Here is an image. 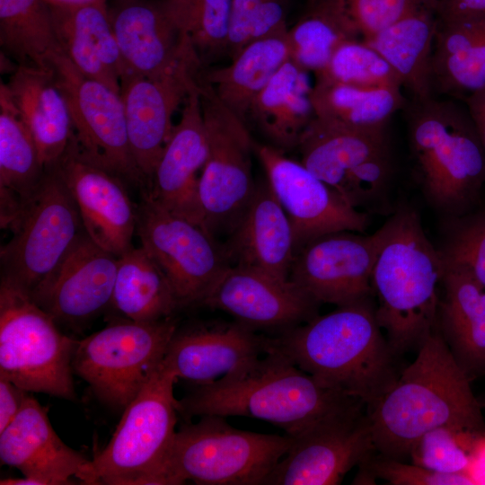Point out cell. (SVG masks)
<instances>
[{"label":"cell","mask_w":485,"mask_h":485,"mask_svg":"<svg viewBox=\"0 0 485 485\" xmlns=\"http://www.w3.org/2000/svg\"><path fill=\"white\" fill-rule=\"evenodd\" d=\"M366 412L376 452L401 461L420 436L438 427L485 436L482 406L438 328Z\"/></svg>","instance_id":"cell-1"},{"label":"cell","mask_w":485,"mask_h":485,"mask_svg":"<svg viewBox=\"0 0 485 485\" xmlns=\"http://www.w3.org/2000/svg\"><path fill=\"white\" fill-rule=\"evenodd\" d=\"M294 438L230 426L205 415L176 431L166 466L168 485H260L288 452Z\"/></svg>","instance_id":"cell-7"},{"label":"cell","mask_w":485,"mask_h":485,"mask_svg":"<svg viewBox=\"0 0 485 485\" xmlns=\"http://www.w3.org/2000/svg\"><path fill=\"white\" fill-rule=\"evenodd\" d=\"M170 18L190 42L202 68L226 56L232 0H163Z\"/></svg>","instance_id":"cell-39"},{"label":"cell","mask_w":485,"mask_h":485,"mask_svg":"<svg viewBox=\"0 0 485 485\" xmlns=\"http://www.w3.org/2000/svg\"><path fill=\"white\" fill-rule=\"evenodd\" d=\"M28 392L13 382L0 377V433L20 412Z\"/></svg>","instance_id":"cell-46"},{"label":"cell","mask_w":485,"mask_h":485,"mask_svg":"<svg viewBox=\"0 0 485 485\" xmlns=\"http://www.w3.org/2000/svg\"><path fill=\"white\" fill-rule=\"evenodd\" d=\"M110 306L135 322L172 317L181 307L166 275L142 246L118 257Z\"/></svg>","instance_id":"cell-35"},{"label":"cell","mask_w":485,"mask_h":485,"mask_svg":"<svg viewBox=\"0 0 485 485\" xmlns=\"http://www.w3.org/2000/svg\"><path fill=\"white\" fill-rule=\"evenodd\" d=\"M316 79L363 88L401 89L402 83L389 63L362 40L341 44Z\"/></svg>","instance_id":"cell-41"},{"label":"cell","mask_w":485,"mask_h":485,"mask_svg":"<svg viewBox=\"0 0 485 485\" xmlns=\"http://www.w3.org/2000/svg\"><path fill=\"white\" fill-rule=\"evenodd\" d=\"M46 169L35 141L0 85V224L12 230L36 194Z\"/></svg>","instance_id":"cell-30"},{"label":"cell","mask_w":485,"mask_h":485,"mask_svg":"<svg viewBox=\"0 0 485 485\" xmlns=\"http://www.w3.org/2000/svg\"><path fill=\"white\" fill-rule=\"evenodd\" d=\"M202 67L198 63L156 77L127 75L121 80L122 98L129 144L140 172L151 179L172 131L175 111Z\"/></svg>","instance_id":"cell-21"},{"label":"cell","mask_w":485,"mask_h":485,"mask_svg":"<svg viewBox=\"0 0 485 485\" xmlns=\"http://www.w3.org/2000/svg\"><path fill=\"white\" fill-rule=\"evenodd\" d=\"M266 179L292 225L295 254L313 239L333 232L365 233L370 216L350 206L301 162L269 144H254Z\"/></svg>","instance_id":"cell-15"},{"label":"cell","mask_w":485,"mask_h":485,"mask_svg":"<svg viewBox=\"0 0 485 485\" xmlns=\"http://www.w3.org/2000/svg\"><path fill=\"white\" fill-rule=\"evenodd\" d=\"M178 378L163 363L124 409L107 445L83 467L88 485H168L166 466L180 410Z\"/></svg>","instance_id":"cell-6"},{"label":"cell","mask_w":485,"mask_h":485,"mask_svg":"<svg viewBox=\"0 0 485 485\" xmlns=\"http://www.w3.org/2000/svg\"><path fill=\"white\" fill-rule=\"evenodd\" d=\"M440 233L443 269L463 271L485 287V207L444 216Z\"/></svg>","instance_id":"cell-40"},{"label":"cell","mask_w":485,"mask_h":485,"mask_svg":"<svg viewBox=\"0 0 485 485\" xmlns=\"http://www.w3.org/2000/svg\"><path fill=\"white\" fill-rule=\"evenodd\" d=\"M356 401L360 400L322 384L271 347L238 375L192 385L179 400V412L187 419L205 415L258 419L295 437Z\"/></svg>","instance_id":"cell-4"},{"label":"cell","mask_w":485,"mask_h":485,"mask_svg":"<svg viewBox=\"0 0 485 485\" xmlns=\"http://www.w3.org/2000/svg\"><path fill=\"white\" fill-rule=\"evenodd\" d=\"M224 246L230 264L289 279L295 256L294 233L267 179L257 181L248 207Z\"/></svg>","instance_id":"cell-25"},{"label":"cell","mask_w":485,"mask_h":485,"mask_svg":"<svg viewBox=\"0 0 485 485\" xmlns=\"http://www.w3.org/2000/svg\"><path fill=\"white\" fill-rule=\"evenodd\" d=\"M380 233L339 231L321 235L295 254L289 279L319 304L343 306L373 296Z\"/></svg>","instance_id":"cell-16"},{"label":"cell","mask_w":485,"mask_h":485,"mask_svg":"<svg viewBox=\"0 0 485 485\" xmlns=\"http://www.w3.org/2000/svg\"><path fill=\"white\" fill-rule=\"evenodd\" d=\"M313 87L309 72L289 58L252 101L248 127L254 126L278 150L296 148L315 117Z\"/></svg>","instance_id":"cell-31"},{"label":"cell","mask_w":485,"mask_h":485,"mask_svg":"<svg viewBox=\"0 0 485 485\" xmlns=\"http://www.w3.org/2000/svg\"><path fill=\"white\" fill-rule=\"evenodd\" d=\"M50 68L66 98L72 136L83 155L119 178L146 182L131 151L120 93L84 75L63 51Z\"/></svg>","instance_id":"cell-13"},{"label":"cell","mask_w":485,"mask_h":485,"mask_svg":"<svg viewBox=\"0 0 485 485\" xmlns=\"http://www.w3.org/2000/svg\"><path fill=\"white\" fill-rule=\"evenodd\" d=\"M0 460L40 485L73 484L89 461L61 440L46 410L31 395L0 433Z\"/></svg>","instance_id":"cell-24"},{"label":"cell","mask_w":485,"mask_h":485,"mask_svg":"<svg viewBox=\"0 0 485 485\" xmlns=\"http://www.w3.org/2000/svg\"><path fill=\"white\" fill-rule=\"evenodd\" d=\"M436 13L440 21L485 13V0H436Z\"/></svg>","instance_id":"cell-47"},{"label":"cell","mask_w":485,"mask_h":485,"mask_svg":"<svg viewBox=\"0 0 485 485\" xmlns=\"http://www.w3.org/2000/svg\"><path fill=\"white\" fill-rule=\"evenodd\" d=\"M372 275L375 317L393 351H418L437 329L443 264L419 213L401 203L378 229Z\"/></svg>","instance_id":"cell-3"},{"label":"cell","mask_w":485,"mask_h":485,"mask_svg":"<svg viewBox=\"0 0 485 485\" xmlns=\"http://www.w3.org/2000/svg\"><path fill=\"white\" fill-rule=\"evenodd\" d=\"M0 44L18 66L51 69L53 57L62 49L48 4L45 0H0Z\"/></svg>","instance_id":"cell-37"},{"label":"cell","mask_w":485,"mask_h":485,"mask_svg":"<svg viewBox=\"0 0 485 485\" xmlns=\"http://www.w3.org/2000/svg\"><path fill=\"white\" fill-rule=\"evenodd\" d=\"M271 347L322 384L369 409L401 370L375 317L374 297L337 306L324 315L271 336Z\"/></svg>","instance_id":"cell-2"},{"label":"cell","mask_w":485,"mask_h":485,"mask_svg":"<svg viewBox=\"0 0 485 485\" xmlns=\"http://www.w3.org/2000/svg\"><path fill=\"white\" fill-rule=\"evenodd\" d=\"M437 27L435 4H428L363 40L389 63L415 101L434 97L432 57Z\"/></svg>","instance_id":"cell-33"},{"label":"cell","mask_w":485,"mask_h":485,"mask_svg":"<svg viewBox=\"0 0 485 485\" xmlns=\"http://www.w3.org/2000/svg\"><path fill=\"white\" fill-rule=\"evenodd\" d=\"M110 16L125 75L156 77L189 64L201 66L163 0H119Z\"/></svg>","instance_id":"cell-22"},{"label":"cell","mask_w":485,"mask_h":485,"mask_svg":"<svg viewBox=\"0 0 485 485\" xmlns=\"http://www.w3.org/2000/svg\"><path fill=\"white\" fill-rule=\"evenodd\" d=\"M312 101L315 117L361 129L386 128L390 118L407 103L399 88H363L320 79Z\"/></svg>","instance_id":"cell-36"},{"label":"cell","mask_w":485,"mask_h":485,"mask_svg":"<svg viewBox=\"0 0 485 485\" xmlns=\"http://www.w3.org/2000/svg\"><path fill=\"white\" fill-rule=\"evenodd\" d=\"M320 304L290 279L236 264L225 269L201 304L271 336L309 322L318 315Z\"/></svg>","instance_id":"cell-17"},{"label":"cell","mask_w":485,"mask_h":485,"mask_svg":"<svg viewBox=\"0 0 485 485\" xmlns=\"http://www.w3.org/2000/svg\"><path fill=\"white\" fill-rule=\"evenodd\" d=\"M50 9L65 56L84 75L120 93L125 67L107 5Z\"/></svg>","instance_id":"cell-27"},{"label":"cell","mask_w":485,"mask_h":485,"mask_svg":"<svg viewBox=\"0 0 485 485\" xmlns=\"http://www.w3.org/2000/svg\"><path fill=\"white\" fill-rule=\"evenodd\" d=\"M464 101L485 151V89L468 96Z\"/></svg>","instance_id":"cell-48"},{"label":"cell","mask_w":485,"mask_h":485,"mask_svg":"<svg viewBox=\"0 0 485 485\" xmlns=\"http://www.w3.org/2000/svg\"><path fill=\"white\" fill-rule=\"evenodd\" d=\"M117 268L118 257L83 230L31 295L57 322H84L110 306Z\"/></svg>","instance_id":"cell-19"},{"label":"cell","mask_w":485,"mask_h":485,"mask_svg":"<svg viewBox=\"0 0 485 485\" xmlns=\"http://www.w3.org/2000/svg\"><path fill=\"white\" fill-rule=\"evenodd\" d=\"M31 294L1 278L0 377L27 392L74 401L77 340L63 334Z\"/></svg>","instance_id":"cell-8"},{"label":"cell","mask_w":485,"mask_h":485,"mask_svg":"<svg viewBox=\"0 0 485 485\" xmlns=\"http://www.w3.org/2000/svg\"><path fill=\"white\" fill-rule=\"evenodd\" d=\"M484 437L438 427L420 436L409 456L412 463L435 472L472 474L474 457Z\"/></svg>","instance_id":"cell-42"},{"label":"cell","mask_w":485,"mask_h":485,"mask_svg":"<svg viewBox=\"0 0 485 485\" xmlns=\"http://www.w3.org/2000/svg\"><path fill=\"white\" fill-rule=\"evenodd\" d=\"M271 348V336L237 322L210 323L178 329L163 363L176 377L205 385L245 371Z\"/></svg>","instance_id":"cell-20"},{"label":"cell","mask_w":485,"mask_h":485,"mask_svg":"<svg viewBox=\"0 0 485 485\" xmlns=\"http://www.w3.org/2000/svg\"><path fill=\"white\" fill-rule=\"evenodd\" d=\"M360 39L353 22L331 0H309L306 12L287 31L290 59L314 75L325 70L341 44Z\"/></svg>","instance_id":"cell-38"},{"label":"cell","mask_w":485,"mask_h":485,"mask_svg":"<svg viewBox=\"0 0 485 485\" xmlns=\"http://www.w3.org/2000/svg\"><path fill=\"white\" fill-rule=\"evenodd\" d=\"M296 149L301 163L341 195L354 171L391 148L386 128L361 129L314 117Z\"/></svg>","instance_id":"cell-28"},{"label":"cell","mask_w":485,"mask_h":485,"mask_svg":"<svg viewBox=\"0 0 485 485\" xmlns=\"http://www.w3.org/2000/svg\"><path fill=\"white\" fill-rule=\"evenodd\" d=\"M141 246L169 279L181 306L201 304L230 265L224 245L201 226L159 204L147 191L137 207Z\"/></svg>","instance_id":"cell-11"},{"label":"cell","mask_w":485,"mask_h":485,"mask_svg":"<svg viewBox=\"0 0 485 485\" xmlns=\"http://www.w3.org/2000/svg\"><path fill=\"white\" fill-rule=\"evenodd\" d=\"M443 269L437 328L472 381L485 374V287L463 271Z\"/></svg>","instance_id":"cell-29"},{"label":"cell","mask_w":485,"mask_h":485,"mask_svg":"<svg viewBox=\"0 0 485 485\" xmlns=\"http://www.w3.org/2000/svg\"><path fill=\"white\" fill-rule=\"evenodd\" d=\"M263 485H336L375 447L366 407L356 401L305 430Z\"/></svg>","instance_id":"cell-14"},{"label":"cell","mask_w":485,"mask_h":485,"mask_svg":"<svg viewBox=\"0 0 485 485\" xmlns=\"http://www.w3.org/2000/svg\"><path fill=\"white\" fill-rule=\"evenodd\" d=\"M353 484L372 483L380 478L392 485H472L478 481L472 473H442L418 464L384 456L377 452L359 465Z\"/></svg>","instance_id":"cell-44"},{"label":"cell","mask_w":485,"mask_h":485,"mask_svg":"<svg viewBox=\"0 0 485 485\" xmlns=\"http://www.w3.org/2000/svg\"><path fill=\"white\" fill-rule=\"evenodd\" d=\"M432 81L434 93L463 100L485 89V13L438 19Z\"/></svg>","instance_id":"cell-32"},{"label":"cell","mask_w":485,"mask_h":485,"mask_svg":"<svg viewBox=\"0 0 485 485\" xmlns=\"http://www.w3.org/2000/svg\"><path fill=\"white\" fill-rule=\"evenodd\" d=\"M207 153L196 79L154 168L148 192L163 207L202 228L198 200V172L204 167Z\"/></svg>","instance_id":"cell-23"},{"label":"cell","mask_w":485,"mask_h":485,"mask_svg":"<svg viewBox=\"0 0 485 485\" xmlns=\"http://www.w3.org/2000/svg\"><path fill=\"white\" fill-rule=\"evenodd\" d=\"M83 230L69 190L54 168H47L36 194L12 230V239L1 247V278L31 294Z\"/></svg>","instance_id":"cell-12"},{"label":"cell","mask_w":485,"mask_h":485,"mask_svg":"<svg viewBox=\"0 0 485 485\" xmlns=\"http://www.w3.org/2000/svg\"><path fill=\"white\" fill-rule=\"evenodd\" d=\"M287 31L254 40L226 66L204 68L198 74L219 100L245 123L254 99L290 58Z\"/></svg>","instance_id":"cell-34"},{"label":"cell","mask_w":485,"mask_h":485,"mask_svg":"<svg viewBox=\"0 0 485 485\" xmlns=\"http://www.w3.org/2000/svg\"><path fill=\"white\" fill-rule=\"evenodd\" d=\"M4 84L35 141L44 168L53 166L73 134L69 106L53 70L18 66Z\"/></svg>","instance_id":"cell-26"},{"label":"cell","mask_w":485,"mask_h":485,"mask_svg":"<svg viewBox=\"0 0 485 485\" xmlns=\"http://www.w3.org/2000/svg\"><path fill=\"white\" fill-rule=\"evenodd\" d=\"M176 330L172 317L109 324L77 340L73 372L100 401L123 411L162 365Z\"/></svg>","instance_id":"cell-10"},{"label":"cell","mask_w":485,"mask_h":485,"mask_svg":"<svg viewBox=\"0 0 485 485\" xmlns=\"http://www.w3.org/2000/svg\"><path fill=\"white\" fill-rule=\"evenodd\" d=\"M51 167L69 190L83 228L96 244L117 257L134 247L137 207L119 177L84 157L73 136Z\"/></svg>","instance_id":"cell-18"},{"label":"cell","mask_w":485,"mask_h":485,"mask_svg":"<svg viewBox=\"0 0 485 485\" xmlns=\"http://www.w3.org/2000/svg\"><path fill=\"white\" fill-rule=\"evenodd\" d=\"M409 144L416 179L442 216L480 205L485 186V151L468 110L431 97L406 103Z\"/></svg>","instance_id":"cell-5"},{"label":"cell","mask_w":485,"mask_h":485,"mask_svg":"<svg viewBox=\"0 0 485 485\" xmlns=\"http://www.w3.org/2000/svg\"><path fill=\"white\" fill-rule=\"evenodd\" d=\"M208 153L199 174L202 226L212 235L233 231L257 186L252 174L255 141L248 125L227 108L210 84L197 78Z\"/></svg>","instance_id":"cell-9"},{"label":"cell","mask_w":485,"mask_h":485,"mask_svg":"<svg viewBox=\"0 0 485 485\" xmlns=\"http://www.w3.org/2000/svg\"><path fill=\"white\" fill-rule=\"evenodd\" d=\"M338 4L366 40L414 10L436 0H331Z\"/></svg>","instance_id":"cell-45"},{"label":"cell","mask_w":485,"mask_h":485,"mask_svg":"<svg viewBox=\"0 0 485 485\" xmlns=\"http://www.w3.org/2000/svg\"><path fill=\"white\" fill-rule=\"evenodd\" d=\"M49 6L72 8L90 4L107 5L106 0H45Z\"/></svg>","instance_id":"cell-49"},{"label":"cell","mask_w":485,"mask_h":485,"mask_svg":"<svg viewBox=\"0 0 485 485\" xmlns=\"http://www.w3.org/2000/svg\"><path fill=\"white\" fill-rule=\"evenodd\" d=\"M289 0H232L227 57L249 42L287 30Z\"/></svg>","instance_id":"cell-43"}]
</instances>
